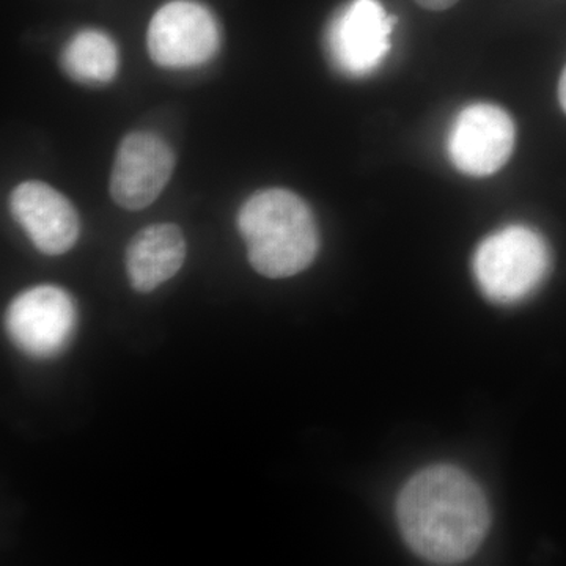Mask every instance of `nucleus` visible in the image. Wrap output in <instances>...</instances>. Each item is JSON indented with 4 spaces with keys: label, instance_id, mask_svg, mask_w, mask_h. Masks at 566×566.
<instances>
[{
    "label": "nucleus",
    "instance_id": "obj_1",
    "mask_svg": "<svg viewBox=\"0 0 566 566\" xmlns=\"http://www.w3.org/2000/svg\"><path fill=\"white\" fill-rule=\"evenodd\" d=\"M397 509L406 543L439 565L461 564L474 556L490 526L482 488L455 465H431L412 476Z\"/></svg>",
    "mask_w": 566,
    "mask_h": 566
},
{
    "label": "nucleus",
    "instance_id": "obj_2",
    "mask_svg": "<svg viewBox=\"0 0 566 566\" xmlns=\"http://www.w3.org/2000/svg\"><path fill=\"white\" fill-rule=\"evenodd\" d=\"M249 263L268 279L303 273L314 263L319 232L311 207L289 189L255 192L238 212Z\"/></svg>",
    "mask_w": 566,
    "mask_h": 566
},
{
    "label": "nucleus",
    "instance_id": "obj_3",
    "mask_svg": "<svg viewBox=\"0 0 566 566\" xmlns=\"http://www.w3.org/2000/svg\"><path fill=\"white\" fill-rule=\"evenodd\" d=\"M472 266L488 300L495 304H516L545 282L551 270V252L545 238L531 227L510 226L482 241Z\"/></svg>",
    "mask_w": 566,
    "mask_h": 566
},
{
    "label": "nucleus",
    "instance_id": "obj_4",
    "mask_svg": "<svg viewBox=\"0 0 566 566\" xmlns=\"http://www.w3.org/2000/svg\"><path fill=\"white\" fill-rule=\"evenodd\" d=\"M73 297L54 285L25 290L6 312V331L20 352L33 359H51L70 345L76 331Z\"/></svg>",
    "mask_w": 566,
    "mask_h": 566
},
{
    "label": "nucleus",
    "instance_id": "obj_5",
    "mask_svg": "<svg viewBox=\"0 0 566 566\" xmlns=\"http://www.w3.org/2000/svg\"><path fill=\"white\" fill-rule=\"evenodd\" d=\"M397 18L379 0H349L327 24L326 51L335 69L364 77L386 61Z\"/></svg>",
    "mask_w": 566,
    "mask_h": 566
},
{
    "label": "nucleus",
    "instance_id": "obj_6",
    "mask_svg": "<svg viewBox=\"0 0 566 566\" xmlns=\"http://www.w3.org/2000/svg\"><path fill=\"white\" fill-rule=\"evenodd\" d=\"M148 51L163 69L186 70L214 57L221 32L214 14L192 0H172L156 11L148 25Z\"/></svg>",
    "mask_w": 566,
    "mask_h": 566
},
{
    "label": "nucleus",
    "instance_id": "obj_7",
    "mask_svg": "<svg viewBox=\"0 0 566 566\" xmlns=\"http://www.w3.org/2000/svg\"><path fill=\"white\" fill-rule=\"evenodd\" d=\"M513 118L494 104L464 107L447 136V153L457 170L468 177H490L509 163L515 148Z\"/></svg>",
    "mask_w": 566,
    "mask_h": 566
},
{
    "label": "nucleus",
    "instance_id": "obj_8",
    "mask_svg": "<svg viewBox=\"0 0 566 566\" xmlns=\"http://www.w3.org/2000/svg\"><path fill=\"white\" fill-rule=\"evenodd\" d=\"M174 167L172 148L161 137L145 132L128 134L112 167V199L128 211L150 207L170 181Z\"/></svg>",
    "mask_w": 566,
    "mask_h": 566
},
{
    "label": "nucleus",
    "instance_id": "obj_9",
    "mask_svg": "<svg viewBox=\"0 0 566 566\" xmlns=\"http://www.w3.org/2000/svg\"><path fill=\"white\" fill-rule=\"evenodd\" d=\"M10 210L33 245L44 255H63L81 233L76 208L46 182L25 181L14 188Z\"/></svg>",
    "mask_w": 566,
    "mask_h": 566
},
{
    "label": "nucleus",
    "instance_id": "obj_10",
    "mask_svg": "<svg viewBox=\"0 0 566 566\" xmlns=\"http://www.w3.org/2000/svg\"><path fill=\"white\" fill-rule=\"evenodd\" d=\"M186 241L175 223H153L133 238L126 251V271L136 292L151 293L181 270Z\"/></svg>",
    "mask_w": 566,
    "mask_h": 566
},
{
    "label": "nucleus",
    "instance_id": "obj_11",
    "mask_svg": "<svg viewBox=\"0 0 566 566\" xmlns=\"http://www.w3.org/2000/svg\"><path fill=\"white\" fill-rule=\"evenodd\" d=\"M62 69L71 80L87 85H103L118 71V50L109 35L99 31H82L66 43Z\"/></svg>",
    "mask_w": 566,
    "mask_h": 566
},
{
    "label": "nucleus",
    "instance_id": "obj_12",
    "mask_svg": "<svg viewBox=\"0 0 566 566\" xmlns=\"http://www.w3.org/2000/svg\"><path fill=\"white\" fill-rule=\"evenodd\" d=\"M417 6L422 7L423 10L428 11H444L452 9L458 0H415Z\"/></svg>",
    "mask_w": 566,
    "mask_h": 566
},
{
    "label": "nucleus",
    "instance_id": "obj_13",
    "mask_svg": "<svg viewBox=\"0 0 566 566\" xmlns=\"http://www.w3.org/2000/svg\"><path fill=\"white\" fill-rule=\"evenodd\" d=\"M558 102H560L562 109L566 114V66L562 73L560 81H558Z\"/></svg>",
    "mask_w": 566,
    "mask_h": 566
}]
</instances>
